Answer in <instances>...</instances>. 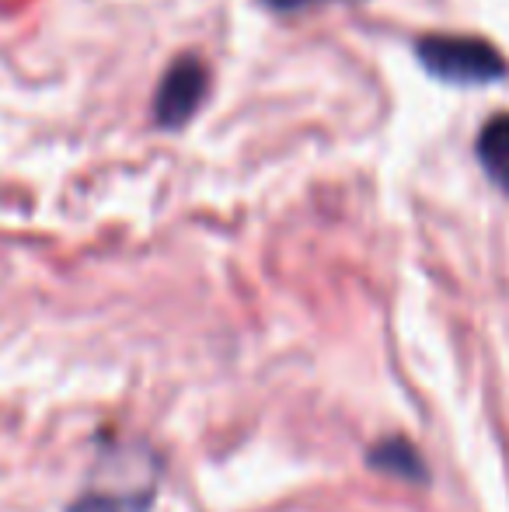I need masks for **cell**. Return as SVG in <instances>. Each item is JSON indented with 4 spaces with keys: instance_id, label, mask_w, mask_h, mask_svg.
I'll return each mask as SVG.
<instances>
[{
    "instance_id": "6da1fadb",
    "label": "cell",
    "mask_w": 509,
    "mask_h": 512,
    "mask_svg": "<svg viewBox=\"0 0 509 512\" xmlns=\"http://www.w3.org/2000/svg\"><path fill=\"white\" fill-rule=\"evenodd\" d=\"M419 60L429 74L450 84H489L506 74V63L489 42L464 35H429L419 42Z\"/></svg>"
},
{
    "instance_id": "7a4b0ae2",
    "label": "cell",
    "mask_w": 509,
    "mask_h": 512,
    "mask_svg": "<svg viewBox=\"0 0 509 512\" xmlns=\"http://www.w3.org/2000/svg\"><path fill=\"white\" fill-rule=\"evenodd\" d=\"M206 88H210V77H206L203 63L185 56L178 60L175 67L164 74L161 88H157V98H154V115L161 126L168 129H178L199 112L206 98Z\"/></svg>"
},
{
    "instance_id": "3957f363",
    "label": "cell",
    "mask_w": 509,
    "mask_h": 512,
    "mask_svg": "<svg viewBox=\"0 0 509 512\" xmlns=\"http://www.w3.org/2000/svg\"><path fill=\"white\" fill-rule=\"evenodd\" d=\"M478 161L485 175L509 196V115H496L478 136Z\"/></svg>"
},
{
    "instance_id": "277c9868",
    "label": "cell",
    "mask_w": 509,
    "mask_h": 512,
    "mask_svg": "<svg viewBox=\"0 0 509 512\" xmlns=\"http://www.w3.org/2000/svg\"><path fill=\"white\" fill-rule=\"evenodd\" d=\"M367 464L374 471L394 474L401 481H426V464H422L419 450L412 443H405V439H384V443H377L367 453Z\"/></svg>"
},
{
    "instance_id": "5b68a950",
    "label": "cell",
    "mask_w": 509,
    "mask_h": 512,
    "mask_svg": "<svg viewBox=\"0 0 509 512\" xmlns=\"http://www.w3.org/2000/svg\"><path fill=\"white\" fill-rule=\"evenodd\" d=\"M276 11H300V7H318V4H335V0H265Z\"/></svg>"
}]
</instances>
